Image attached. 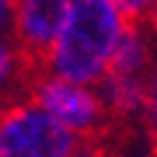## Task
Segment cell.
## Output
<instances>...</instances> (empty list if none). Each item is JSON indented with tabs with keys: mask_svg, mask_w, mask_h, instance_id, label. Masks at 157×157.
Segmentation results:
<instances>
[{
	"mask_svg": "<svg viewBox=\"0 0 157 157\" xmlns=\"http://www.w3.org/2000/svg\"><path fill=\"white\" fill-rule=\"evenodd\" d=\"M75 147L77 136L29 101H13L0 112V157H72Z\"/></svg>",
	"mask_w": 157,
	"mask_h": 157,
	"instance_id": "obj_2",
	"label": "cell"
},
{
	"mask_svg": "<svg viewBox=\"0 0 157 157\" xmlns=\"http://www.w3.org/2000/svg\"><path fill=\"white\" fill-rule=\"evenodd\" d=\"M155 45L152 32L144 21H125L120 29L112 56H109L107 72L104 75H120V77H147V72L155 64Z\"/></svg>",
	"mask_w": 157,
	"mask_h": 157,
	"instance_id": "obj_5",
	"label": "cell"
},
{
	"mask_svg": "<svg viewBox=\"0 0 157 157\" xmlns=\"http://www.w3.org/2000/svg\"><path fill=\"white\" fill-rule=\"evenodd\" d=\"M149 149H152V157H157V144H155V147H149Z\"/></svg>",
	"mask_w": 157,
	"mask_h": 157,
	"instance_id": "obj_11",
	"label": "cell"
},
{
	"mask_svg": "<svg viewBox=\"0 0 157 157\" xmlns=\"http://www.w3.org/2000/svg\"><path fill=\"white\" fill-rule=\"evenodd\" d=\"M144 24L149 27V32L157 37V0H155V6L149 8V13H147V19H144Z\"/></svg>",
	"mask_w": 157,
	"mask_h": 157,
	"instance_id": "obj_10",
	"label": "cell"
},
{
	"mask_svg": "<svg viewBox=\"0 0 157 157\" xmlns=\"http://www.w3.org/2000/svg\"><path fill=\"white\" fill-rule=\"evenodd\" d=\"M32 77L27 75L24 61L8 40H0V101L8 107L13 101H27Z\"/></svg>",
	"mask_w": 157,
	"mask_h": 157,
	"instance_id": "obj_6",
	"label": "cell"
},
{
	"mask_svg": "<svg viewBox=\"0 0 157 157\" xmlns=\"http://www.w3.org/2000/svg\"><path fill=\"white\" fill-rule=\"evenodd\" d=\"M123 24L112 0H72L67 24L45 64L48 75L85 88L99 85Z\"/></svg>",
	"mask_w": 157,
	"mask_h": 157,
	"instance_id": "obj_1",
	"label": "cell"
},
{
	"mask_svg": "<svg viewBox=\"0 0 157 157\" xmlns=\"http://www.w3.org/2000/svg\"><path fill=\"white\" fill-rule=\"evenodd\" d=\"M141 128L149 139V147L157 144V59L144 77V109H141Z\"/></svg>",
	"mask_w": 157,
	"mask_h": 157,
	"instance_id": "obj_7",
	"label": "cell"
},
{
	"mask_svg": "<svg viewBox=\"0 0 157 157\" xmlns=\"http://www.w3.org/2000/svg\"><path fill=\"white\" fill-rule=\"evenodd\" d=\"M27 101L40 112H45L56 125H61L64 131H69L77 139L99 133L109 123L107 109L93 88L67 83L53 75L37 77L27 93Z\"/></svg>",
	"mask_w": 157,
	"mask_h": 157,
	"instance_id": "obj_4",
	"label": "cell"
},
{
	"mask_svg": "<svg viewBox=\"0 0 157 157\" xmlns=\"http://www.w3.org/2000/svg\"><path fill=\"white\" fill-rule=\"evenodd\" d=\"M69 8H72V0H16L13 6L11 45L21 56L32 83L48 75L45 64L67 24Z\"/></svg>",
	"mask_w": 157,
	"mask_h": 157,
	"instance_id": "obj_3",
	"label": "cell"
},
{
	"mask_svg": "<svg viewBox=\"0 0 157 157\" xmlns=\"http://www.w3.org/2000/svg\"><path fill=\"white\" fill-rule=\"evenodd\" d=\"M3 107H6V104H3V101H0V112H3Z\"/></svg>",
	"mask_w": 157,
	"mask_h": 157,
	"instance_id": "obj_12",
	"label": "cell"
},
{
	"mask_svg": "<svg viewBox=\"0 0 157 157\" xmlns=\"http://www.w3.org/2000/svg\"><path fill=\"white\" fill-rule=\"evenodd\" d=\"M13 6L16 0H0V40L11 43V32H13Z\"/></svg>",
	"mask_w": 157,
	"mask_h": 157,
	"instance_id": "obj_9",
	"label": "cell"
},
{
	"mask_svg": "<svg viewBox=\"0 0 157 157\" xmlns=\"http://www.w3.org/2000/svg\"><path fill=\"white\" fill-rule=\"evenodd\" d=\"M112 3L120 11L123 21H144L149 8L155 6V0H112Z\"/></svg>",
	"mask_w": 157,
	"mask_h": 157,
	"instance_id": "obj_8",
	"label": "cell"
}]
</instances>
